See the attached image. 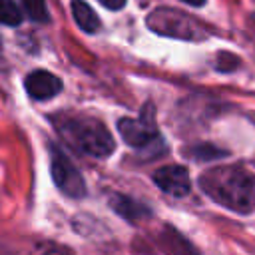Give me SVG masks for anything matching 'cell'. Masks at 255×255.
Segmentation results:
<instances>
[{
    "label": "cell",
    "instance_id": "obj_14",
    "mask_svg": "<svg viewBox=\"0 0 255 255\" xmlns=\"http://www.w3.org/2000/svg\"><path fill=\"white\" fill-rule=\"evenodd\" d=\"M0 255H16V253H14L6 243H2V241H0Z\"/></svg>",
    "mask_w": 255,
    "mask_h": 255
},
{
    "label": "cell",
    "instance_id": "obj_13",
    "mask_svg": "<svg viewBox=\"0 0 255 255\" xmlns=\"http://www.w3.org/2000/svg\"><path fill=\"white\" fill-rule=\"evenodd\" d=\"M98 2L108 10H122L126 6V0H98Z\"/></svg>",
    "mask_w": 255,
    "mask_h": 255
},
{
    "label": "cell",
    "instance_id": "obj_5",
    "mask_svg": "<svg viewBox=\"0 0 255 255\" xmlns=\"http://www.w3.org/2000/svg\"><path fill=\"white\" fill-rule=\"evenodd\" d=\"M118 131L124 141L135 149H147L161 143V135L155 128L151 112H145L139 118H122L118 122Z\"/></svg>",
    "mask_w": 255,
    "mask_h": 255
},
{
    "label": "cell",
    "instance_id": "obj_10",
    "mask_svg": "<svg viewBox=\"0 0 255 255\" xmlns=\"http://www.w3.org/2000/svg\"><path fill=\"white\" fill-rule=\"evenodd\" d=\"M24 14L14 0H0V22L6 26H20Z\"/></svg>",
    "mask_w": 255,
    "mask_h": 255
},
{
    "label": "cell",
    "instance_id": "obj_9",
    "mask_svg": "<svg viewBox=\"0 0 255 255\" xmlns=\"http://www.w3.org/2000/svg\"><path fill=\"white\" fill-rule=\"evenodd\" d=\"M70 8H72V16H74L76 24H78L84 32L94 34V32L100 30L102 22H100L98 14L94 12V8H92L88 2H84V0H72V6H70Z\"/></svg>",
    "mask_w": 255,
    "mask_h": 255
},
{
    "label": "cell",
    "instance_id": "obj_11",
    "mask_svg": "<svg viewBox=\"0 0 255 255\" xmlns=\"http://www.w3.org/2000/svg\"><path fill=\"white\" fill-rule=\"evenodd\" d=\"M24 12L32 22H48L50 12L46 6V0H22Z\"/></svg>",
    "mask_w": 255,
    "mask_h": 255
},
{
    "label": "cell",
    "instance_id": "obj_12",
    "mask_svg": "<svg viewBox=\"0 0 255 255\" xmlns=\"http://www.w3.org/2000/svg\"><path fill=\"white\" fill-rule=\"evenodd\" d=\"M42 255H72V251L62 247V245H50L48 249H44Z\"/></svg>",
    "mask_w": 255,
    "mask_h": 255
},
{
    "label": "cell",
    "instance_id": "obj_2",
    "mask_svg": "<svg viewBox=\"0 0 255 255\" xmlns=\"http://www.w3.org/2000/svg\"><path fill=\"white\" fill-rule=\"evenodd\" d=\"M58 129L78 151L104 159L112 155L116 143L106 124L92 116H70L58 122Z\"/></svg>",
    "mask_w": 255,
    "mask_h": 255
},
{
    "label": "cell",
    "instance_id": "obj_4",
    "mask_svg": "<svg viewBox=\"0 0 255 255\" xmlns=\"http://www.w3.org/2000/svg\"><path fill=\"white\" fill-rule=\"evenodd\" d=\"M50 173H52L56 187L64 195H68L72 199H80L86 195V181H84L80 169L56 145H50Z\"/></svg>",
    "mask_w": 255,
    "mask_h": 255
},
{
    "label": "cell",
    "instance_id": "obj_7",
    "mask_svg": "<svg viewBox=\"0 0 255 255\" xmlns=\"http://www.w3.org/2000/svg\"><path fill=\"white\" fill-rule=\"evenodd\" d=\"M24 88L32 100L46 102L62 92V80L48 70H34L26 76Z\"/></svg>",
    "mask_w": 255,
    "mask_h": 255
},
{
    "label": "cell",
    "instance_id": "obj_6",
    "mask_svg": "<svg viewBox=\"0 0 255 255\" xmlns=\"http://www.w3.org/2000/svg\"><path fill=\"white\" fill-rule=\"evenodd\" d=\"M155 185L173 197H183L191 191L189 171L183 165H163L153 173Z\"/></svg>",
    "mask_w": 255,
    "mask_h": 255
},
{
    "label": "cell",
    "instance_id": "obj_15",
    "mask_svg": "<svg viewBox=\"0 0 255 255\" xmlns=\"http://www.w3.org/2000/svg\"><path fill=\"white\" fill-rule=\"evenodd\" d=\"M181 2H185V4H189V6H195V8H199V6L205 4V0H181Z\"/></svg>",
    "mask_w": 255,
    "mask_h": 255
},
{
    "label": "cell",
    "instance_id": "obj_3",
    "mask_svg": "<svg viewBox=\"0 0 255 255\" xmlns=\"http://www.w3.org/2000/svg\"><path fill=\"white\" fill-rule=\"evenodd\" d=\"M147 28L153 30L159 36H167V38H177V40H193V42H201L209 36L207 26L189 16L183 10L177 8H155L149 12L147 20H145Z\"/></svg>",
    "mask_w": 255,
    "mask_h": 255
},
{
    "label": "cell",
    "instance_id": "obj_8",
    "mask_svg": "<svg viewBox=\"0 0 255 255\" xmlns=\"http://www.w3.org/2000/svg\"><path fill=\"white\" fill-rule=\"evenodd\" d=\"M110 207L124 219L135 223L139 219H143L145 215H149V209L145 205H141L139 201L131 199V197H126V195H120V193H114L110 197Z\"/></svg>",
    "mask_w": 255,
    "mask_h": 255
},
{
    "label": "cell",
    "instance_id": "obj_1",
    "mask_svg": "<svg viewBox=\"0 0 255 255\" xmlns=\"http://www.w3.org/2000/svg\"><path fill=\"white\" fill-rule=\"evenodd\" d=\"M201 191L215 203L235 211H255V173L243 165H215L199 175Z\"/></svg>",
    "mask_w": 255,
    "mask_h": 255
}]
</instances>
